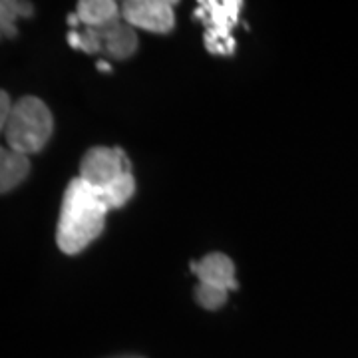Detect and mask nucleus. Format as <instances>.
Masks as SVG:
<instances>
[{
    "label": "nucleus",
    "mask_w": 358,
    "mask_h": 358,
    "mask_svg": "<svg viewBox=\"0 0 358 358\" xmlns=\"http://www.w3.org/2000/svg\"><path fill=\"white\" fill-rule=\"evenodd\" d=\"M192 271L197 275L199 282L221 287L225 291H235L237 289L235 263L225 253H209V255H205L199 261V265L193 263Z\"/></svg>",
    "instance_id": "nucleus-6"
},
{
    "label": "nucleus",
    "mask_w": 358,
    "mask_h": 358,
    "mask_svg": "<svg viewBox=\"0 0 358 358\" xmlns=\"http://www.w3.org/2000/svg\"><path fill=\"white\" fill-rule=\"evenodd\" d=\"M78 18L86 28H106L120 20L122 8L114 0H82L78 2Z\"/></svg>",
    "instance_id": "nucleus-8"
},
{
    "label": "nucleus",
    "mask_w": 358,
    "mask_h": 358,
    "mask_svg": "<svg viewBox=\"0 0 358 358\" xmlns=\"http://www.w3.org/2000/svg\"><path fill=\"white\" fill-rule=\"evenodd\" d=\"M98 70H106V72H110V70H112V68H110V64H108V62H103V60H100V62H98Z\"/></svg>",
    "instance_id": "nucleus-16"
},
{
    "label": "nucleus",
    "mask_w": 358,
    "mask_h": 358,
    "mask_svg": "<svg viewBox=\"0 0 358 358\" xmlns=\"http://www.w3.org/2000/svg\"><path fill=\"white\" fill-rule=\"evenodd\" d=\"M14 103L10 102V96L6 92H0V126L6 128L8 124V117L13 114Z\"/></svg>",
    "instance_id": "nucleus-14"
},
{
    "label": "nucleus",
    "mask_w": 358,
    "mask_h": 358,
    "mask_svg": "<svg viewBox=\"0 0 358 358\" xmlns=\"http://www.w3.org/2000/svg\"><path fill=\"white\" fill-rule=\"evenodd\" d=\"M136 192V178L131 171H126L122 178H117L112 181L110 185H106L100 189L102 193L103 201L110 209H117V207H124L131 199V195Z\"/></svg>",
    "instance_id": "nucleus-10"
},
{
    "label": "nucleus",
    "mask_w": 358,
    "mask_h": 358,
    "mask_svg": "<svg viewBox=\"0 0 358 358\" xmlns=\"http://www.w3.org/2000/svg\"><path fill=\"white\" fill-rule=\"evenodd\" d=\"M54 131V117L48 106L34 98L24 96L14 103L13 114L4 128L8 148L20 154H38L44 150Z\"/></svg>",
    "instance_id": "nucleus-2"
},
{
    "label": "nucleus",
    "mask_w": 358,
    "mask_h": 358,
    "mask_svg": "<svg viewBox=\"0 0 358 358\" xmlns=\"http://www.w3.org/2000/svg\"><path fill=\"white\" fill-rule=\"evenodd\" d=\"M108 211L110 207L98 187L82 178L72 179L66 187L56 229L60 251L66 255H78L94 243L102 235Z\"/></svg>",
    "instance_id": "nucleus-1"
},
{
    "label": "nucleus",
    "mask_w": 358,
    "mask_h": 358,
    "mask_svg": "<svg viewBox=\"0 0 358 358\" xmlns=\"http://www.w3.org/2000/svg\"><path fill=\"white\" fill-rule=\"evenodd\" d=\"M167 0H128L122 4V16L129 26L143 28L155 34H167L176 26L173 6Z\"/></svg>",
    "instance_id": "nucleus-5"
},
{
    "label": "nucleus",
    "mask_w": 358,
    "mask_h": 358,
    "mask_svg": "<svg viewBox=\"0 0 358 358\" xmlns=\"http://www.w3.org/2000/svg\"><path fill=\"white\" fill-rule=\"evenodd\" d=\"M34 13V6L30 2H18V0H2L0 4V28L4 38L16 36V18H28Z\"/></svg>",
    "instance_id": "nucleus-11"
},
{
    "label": "nucleus",
    "mask_w": 358,
    "mask_h": 358,
    "mask_svg": "<svg viewBox=\"0 0 358 358\" xmlns=\"http://www.w3.org/2000/svg\"><path fill=\"white\" fill-rule=\"evenodd\" d=\"M129 169L128 157L120 148H92L82 157L80 164V178L88 181L90 185L102 189L112 181L122 178Z\"/></svg>",
    "instance_id": "nucleus-4"
},
{
    "label": "nucleus",
    "mask_w": 358,
    "mask_h": 358,
    "mask_svg": "<svg viewBox=\"0 0 358 358\" xmlns=\"http://www.w3.org/2000/svg\"><path fill=\"white\" fill-rule=\"evenodd\" d=\"M100 32L102 38L103 52L115 58V60H126L134 52L138 50V36L134 26L128 22H114V24L106 26V28H96Z\"/></svg>",
    "instance_id": "nucleus-7"
},
{
    "label": "nucleus",
    "mask_w": 358,
    "mask_h": 358,
    "mask_svg": "<svg viewBox=\"0 0 358 358\" xmlns=\"http://www.w3.org/2000/svg\"><path fill=\"white\" fill-rule=\"evenodd\" d=\"M68 24L72 26V28H76L78 24H82V22H80V18H78V14L74 13V14H68Z\"/></svg>",
    "instance_id": "nucleus-15"
},
{
    "label": "nucleus",
    "mask_w": 358,
    "mask_h": 358,
    "mask_svg": "<svg viewBox=\"0 0 358 358\" xmlns=\"http://www.w3.org/2000/svg\"><path fill=\"white\" fill-rule=\"evenodd\" d=\"M30 173V159L28 155L14 152V150H2L0 152V192L8 193L18 187Z\"/></svg>",
    "instance_id": "nucleus-9"
},
{
    "label": "nucleus",
    "mask_w": 358,
    "mask_h": 358,
    "mask_svg": "<svg viewBox=\"0 0 358 358\" xmlns=\"http://www.w3.org/2000/svg\"><path fill=\"white\" fill-rule=\"evenodd\" d=\"M68 44H70L72 48L88 52V54H98V52L103 50L100 32H98L96 28H86L84 34H80V32H70V34H68Z\"/></svg>",
    "instance_id": "nucleus-13"
},
{
    "label": "nucleus",
    "mask_w": 358,
    "mask_h": 358,
    "mask_svg": "<svg viewBox=\"0 0 358 358\" xmlns=\"http://www.w3.org/2000/svg\"><path fill=\"white\" fill-rule=\"evenodd\" d=\"M241 6V0H199L195 16L203 18L205 48L211 54H233L235 40L231 30L239 20Z\"/></svg>",
    "instance_id": "nucleus-3"
},
{
    "label": "nucleus",
    "mask_w": 358,
    "mask_h": 358,
    "mask_svg": "<svg viewBox=\"0 0 358 358\" xmlns=\"http://www.w3.org/2000/svg\"><path fill=\"white\" fill-rule=\"evenodd\" d=\"M227 296H229V291H225L221 287L205 285V282H199L195 287V301L207 310H217L223 307L227 303Z\"/></svg>",
    "instance_id": "nucleus-12"
}]
</instances>
